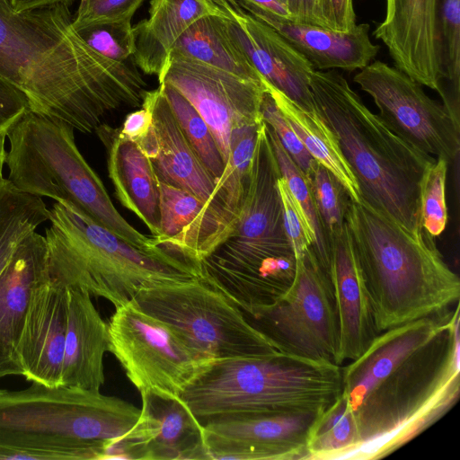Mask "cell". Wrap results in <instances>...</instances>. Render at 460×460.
<instances>
[{
    "instance_id": "1",
    "label": "cell",
    "mask_w": 460,
    "mask_h": 460,
    "mask_svg": "<svg viewBox=\"0 0 460 460\" xmlns=\"http://www.w3.org/2000/svg\"><path fill=\"white\" fill-rule=\"evenodd\" d=\"M73 18L64 4L20 13L0 4V77L32 111L91 133L106 114L139 107L146 84L134 61L90 48Z\"/></svg>"
},
{
    "instance_id": "2",
    "label": "cell",
    "mask_w": 460,
    "mask_h": 460,
    "mask_svg": "<svg viewBox=\"0 0 460 460\" xmlns=\"http://www.w3.org/2000/svg\"><path fill=\"white\" fill-rule=\"evenodd\" d=\"M140 409L100 391L40 384L0 389V459H108Z\"/></svg>"
},
{
    "instance_id": "3",
    "label": "cell",
    "mask_w": 460,
    "mask_h": 460,
    "mask_svg": "<svg viewBox=\"0 0 460 460\" xmlns=\"http://www.w3.org/2000/svg\"><path fill=\"white\" fill-rule=\"evenodd\" d=\"M345 221L377 333L441 313L458 301L459 278L435 238L410 232L362 199H349Z\"/></svg>"
},
{
    "instance_id": "4",
    "label": "cell",
    "mask_w": 460,
    "mask_h": 460,
    "mask_svg": "<svg viewBox=\"0 0 460 460\" xmlns=\"http://www.w3.org/2000/svg\"><path fill=\"white\" fill-rule=\"evenodd\" d=\"M280 176L262 120L236 226L200 263L205 280L245 314L275 303L295 277L296 259L277 185Z\"/></svg>"
},
{
    "instance_id": "5",
    "label": "cell",
    "mask_w": 460,
    "mask_h": 460,
    "mask_svg": "<svg viewBox=\"0 0 460 460\" xmlns=\"http://www.w3.org/2000/svg\"><path fill=\"white\" fill-rule=\"evenodd\" d=\"M309 87L316 111L336 137L361 199L410 232L422 234L420 182L435 158L391 131L336 70L314 69Z\"/></svg>"
},
{
    "instance_id": "6",
    "label": "cell",
    "mask_w": 460,
    "mask_h": 460,
    "mask_svg": "<svg viewBox=\"0 0 460 460\" xmlns=\"http://www.w3.org/2000/svg\"><path fill=\"white\" fill-rule=\"evenodd\" d=\"M460 391L459 309L443 329L376 384L353 410L358 438L340 460L388 456L443 416Z\"/></svg>"
},
{
    "instance_id": "7",
    "label": "cell",
    "mask_w": 460,
    "mask_h": 460,
    "mask_svg": "<svg viewBox=\"0 0 460 460\" xmlns=\"http://www.w3.org/2000/svg\"><path fill=\"white\" fill-rule=\"evenodd\" d=\"M49 220L50 278L105 298L115 308L147 285L203 278L199 266L161 247L133 245L58 201L49 210Z\"/></svg>"
},
{
    "instance_id": "8",
    "label": "cell",
    "mask_w": 460,
    "mask_h": 460,
    "mask_svg": "<svg viewBox=\"0 0 460 460\" xmlns=\"http://www.w3.org/2000/svg\"><path fill=\"white\" fill-rule=\"evenodd\" d=\"M342 388L341 366L279 352L215 361L180 397L203 422L235 413L323 412Z\"/></svg>"
},
{
    "instance_id": "9",
    "label": "cell",
    "mask_w": 460,
    "mask_h": 460,
    "mask_svg": "<svg viewBox=\"0 0 460 460\" xmlns=\"http://www.w3.org/2000/svg\"><path fill=\"white\" fill-rule=\"evenodd\" d=\"M6 137L7 180L16 190L66 205L133 245L160 247L116 209L102 181L77 149L72 127L28 109L9 126Z\"/></svg>"
},
{
    "instance_id": "10",
    "label": "cell",
    "mask_w": 460,
    "mask_h": 460,
    "mask_svg": "<svg viewBox=\"0 0 460 460\" xmlns=\"http://www.w3.org/2000/svg\"><path fill=\"white\" fill-rule=\"evenodd\" d=\"M131 300L214 361L280 352L231 299L204 278L150 284Z\"/></svg>"
},
{
    "instance_id": "11",
    "label": "cell",
    "mask_w": 460,
    "mask_h": 460,
    "mask_svg": "<svg viewBox=\"0 0 460 460\" xmlns=\"http://www.w3.org/2000/svg\"><path fill=\"white\" fill-rule=\"evenodd\" d=\"M288 290L275 303L244 314L280 352L340 365V320L329 277L313 250L296 257Z\"/></svg>"
},
{
    "instance_id": "12",
    "label": "cell",
    "mask_w": 460,
    "mask_h": 460,
    "mask_svg": "<svg viewBox=\"0 0 460 460\" xmlns=\"http://www.w3.org/2000/svg\"><path fill=\"white\" fill-rule=\"evenodd\" d=\"M108 331L109 351L139 393L180 396L215 362L132 300L116 307Z\"/></svg>"
},
{
    "instance_id": "13",
    "label": "cell",
    "mask_w": 460,
    "mask_h": 460,
    "mask_svg": "<svg viewBox=\"0 0 460 460\" xmlns=\"http://www.w3.org/2000/svg\"><path fill=\"white\" fill-rule=\"evenodd\" d=\"M374 100L385 126L417 150L454 163L460 150L458 130L443 105L421 84L395 66L376 60L353 77Z\"/></svg>"
},
{
    "instance_id": "14",
    "label": "cell",
    "mask_w": 460,
    "mask_h": 460,
    "mask_svg": "<svg viewBox=\"0 0 460 460\" xmlns=\"http://www.w3.org/2000/svg\"><path fill=\"white\" fill-rule=\"evenodd\" d=\"M159 83L177 89L208 125L226 164L234 128L262 121L265 80L258 82L170 53Z\"/></svg>"
},
{
    "instance_id": "15",
    "label": "cell",
    "mask_w": 460,
    "mask_h": 460,
    "mask_svg": "<svg viewBox=\"0 0 460 460\" xmlns=\"http://www.w3.org/2000/svg\"><path fill=\"white\" fill-rule=\"evenodd\" d=\"M320 413L248 412L209 418L201 422L209 459H305L308 431Z\"/></svg>"
},
{
    "instance_id": "16",
    "label": "cell",
    "mask_w": 460,
    "mask_h": 460,
    "mask_svg": "<svg viewBox=\"0 0 460 460\" xmlns=\"http://www.w3.org/2000/svg\"><path fill=\"white\" fill-rule=\"evenodd\" d=\"M385 15L373 35L386 46L394 66L439 92L445 78L439 15L441 0H385Z\"/></svg>"
},
{
    "instance_id": "17",
    "label": "cell",
    "mask_w": 460,
    "mask_h": 460,
    "mask_svg": "<svg viewBox=\"0 0 460 460\" xmlns=\"http://www.w3.org/2000/svg\"><path fill=\"white\" fill-rule=\"evenodd\" d=\"M159 233L156 245L200 267L231 234L238 218L194 194L158 178Z\"/></svg>"
},
{
    "instance_id": "18",
    "label": "cell",
    "mask_w": 460,
    "mask_h": 460,
    "mask_svg": "<svg viewBox=\"0 0 460 460\" xmlns=\"http://www.w3.org/2000/svg\"><path fill=\"white\" fill-rule=\"evenodd\" d=\"M66 323V287L49 278L33 291L18 344L26 380L49 387L62 385Z\"/></svg>"
},
{
    "instance_id": "19",
    "label": "cell",
    "mask_w": 460,
    "mask_h": 460,
    "mask_svg": "<svg viewBox=\"0 0 460 460\" xmlns=\"http://www.w3.org/2000/svg\"><path fill=\"white\" fill-rule=\"evenodd\" d=\"M50 278L45 236L29 233L0 274V378L22 376L17 349L33 291Z\"/></svg>"
},
{
    "instance_id": "20",
    "label": "cell",
    "mask_w": 460,
    "mask_h": 460,
    "mask_svg": "<svg viewBox=\"0 0 460 460\" xmlns=\"http://www.w3.org/2000/svg\"><path fill=\"white\" fill-rule=\"evenodd\" d=\"M140 394V416L131 439L133 459H209L203 424L180 396Z\"/></svg>"
},
{
    "instance_id": "21",
    "label": "cell",
    "mask_w": 460,
    "mask_h": 460,
    "mask_svg": "<svg viewBox=\"0 0 460 460\" xmlns=\"http://www.w3.org/2000/svg\"><path fill=\"white\" fill-rule=\"evenodd\" d=\"M231 35L262 78L301 109L316 112L309 87L312 64L267 23L242 10L229 18Z\"/></svg>"
},
{
    "instance_id": "22",
    "label": "cell",
    "mask_w": 460,
    "mask_h": 460,
    "mask_svg": "<svg viewBox=\"0 0 460 460\" xmlns=\"http://www.w3.org/2000/svg\"><path fill=\"white\" fill-rule=\"evenodd\" d=\"M322 266L335 297L341 331L339 363L358 358L378 334L364 279L345 221L342 231L328 242Z\"/></svg>"
},
{
    "instance_id": "23",
    "label": "cell",
    "mask_w": 460,
    "mask_h": 460,
    "mask_svg": "<svg viewBox=\"0 0 460 460\" xmlns=\"http://www.w3.org/2000/svg\"><path fill=\"white\" fill-rule=\"evenodd\" d=\"M451 314L445 310L384 331L358 358L342 367V393L351 410L376 384L432 340Z\"/></svg>"
},
{
    "instance_id": "24",
    "label": "cell",
    "mask_w": 460,
    "mask_h": 460,
    "mask_svg": "<svg viewBox=\"0 0 460 460\" xmlns=\"http://www.w3.org/2000/svg\"><path fill=\"white\" fill-rule=\"evenodd\" d=\"M241 6L267 23L301 53L316 70H361L377 55L379 45L369 39V24L360 23L349 32L281 19L246 3Z\"/></svg>"
},
{
    "instance_id": "25",
    "label": "cell",
    "mask_w": 460,
    "mask_h": 460,
    "mask_svg": "<svg viewBox=\"0 0 460 460\" xmlns=\"http://www.w3.org/2000/svg\"><path fill=\"white\" fill-rule=\"evenodd\" d=\"M141 105L152 114L156 151L150 160L158 178L227 210L214 178L185 137L161 88L146 91Z\"/></svg>"
},
{
    "instance_id": "26",
    "label": "cell",
    "mask_w": 460,
    "mask_h": 460,
    "mask_svg": "<svg viewBox=\"0 0 460 460\" xmlns=\"http://www.w3.org/2000/svg\"><path fill=\"white\" fill-rule=\"evenodd\" d=\"M94 131L105 147L109 177L118 199L146 225L152 236L157 235L160 193L150 158L135 142L122 136L119 128L102 123Z\"/></svg>"
},
{
    "instance_id": "27",
    "label": "cell",
    "mask_w": 460,
    "mask_h": 460,
    "mask_svg": "<svg viewBox=\"0 0 460 460\" xmlns=\"http://www.w3.org/2000/svg\"><path fill=\"white\" fill-rule=\"evenodd\" d=\"M67 323L62 385L100 391L105 382L103 358L109 351L108 323L100 315L91 295L66 287Z\"/></svg>"
},
{
    "instance_id": "28",
    "label": "cell",
    "mask_w": 460,
    "mask_h": 460,
    "mask_svg": "<svg viewBox=\"0 0 460 460\" xmlns=\"http://www.w3.org/2000/svg\"><path fill=\"white\" fill-rule=\"evenodd\" d=\"M215 13L226 14L208 0H151L148 18L133 26L136 66L158 76L178 38L196 20Z\"/></svg>"
},
{
    "instance_id": "29",
    "label": "cell",
    "mask_w": 460,
    "mask_h": 460,
    "mask_svg": "<svg viewBox=\"0 0 460 460\" xmlns=\"http://www.w3.org/2000/svg\"><path fill=\"white\" fill-rule=\"evenodd\" d=\"M228 20L225 13L200 17L178 38L170 53L262 82V76L231 35Z\"/></svg>"
},
{
    "instance_id": "30",
    "label": "cell",
    "mask_w": 460,
    "mask_h": 460,
    "mask_svg": "<svg viewBox=\"0 0 460 460\" xmlns=\"http://www.w3.org/2000/svg\"><path fill=\"white\" fill-rule=\"evenodd\" d=\"M265 85L313 158L339 180L352 201L358 202L361 196L354 174L342 155L336 137L317 111H306L266 81Z\"/></svg>"
},
{
    "instance_id": "31",
    "label": "cell",
    "mask_w": 460,
    "mask_h": 460,
    "mask_svg": "<svg viewBox=\"0 0 460 460\" xmlns=\"http://www.w3.org/2000/svg\"><path fill=\"white\" fill-rule=\"evenodd\" d=\"M47 220L49 209L40 197L0 181V274L22 239Z\"/></svg>"
},
{
    "instance_id": "32",
    "label": "cell",
    "mask_w": 460,
    "mask_h": 460,
    "mask_svg": "<svg viewBox=\"0 0 460 460\" xmlns=\"http://www.w3.org/2000/svg\"><path fill=\"white\" fill-rule=\"evenodd\" d=\"M358 438L354 412L345 394H341L309 429L305 459L340 460L353 448Z\"/></svg>"
},
{
    "instance_id": "33",
    "label": "cell",
    "mask_w": 460,
    "mask_h": 460,
    "mask_svg": "<svg viewBox=\"0 0 460 460\" xmlns=\"http://www.w3.org/2000/svg\"><path fill=\"white\" fill-rule=\"evenodd\" d=\"M159 87L185 137L217 183L226 164L208 125L177 89L164 82L159 83Z\"/></svg>"
},
{
    "instance_id": "34",
    "label": "cell",
    "mask_w": 460,
    "mask_h": 460,
    "mask_svg": "<svg viewBox=\"0 0 460 460\" xmlns=\"http://www.w3.org/2000/svg\"><path fill=\"white\" fill-rule=\"evenodd\" d=\"M267 127L281 176L305 224L311 249L323 266L327 261L329 247L307 179L283 148L273 130L268 125Z\"/></svg>"
},
{
    "instance_id": "35",
    "label": "cell",
    "mask_w": 460,
    "mask_h": 460,
    "mask_svg": "<svg viewBox=\"0 0 460 460\" xmlns=\"http://www.w3.org/2000/svg\"><path fill=\"white\" fill-rule=\"evenodd\" d=\"M439 26L445 78L438 93L460 130V0H441Z\"/></svg>"
},
{
    "instance_id": "36",
    "label": "cell",
    "mask_w": 460,
    "mask_h": 460,
    "mask_svg": "<svg viewBox=\"0 0 460 460\" xmlns=\"http://www.w3.org/2000/svg\"><path fill=\"white\" fill-rule=\"evenodd\" d=\"M261 122L233 129L230 138L229 156L224 172L217 182L220 198L226 208L237 218L243 199Z\"/></svg>"
},
{
    "instance_id": "37",
    "label": "cell",
    "mask_w": 460,
    "mask_h": 460,
    "mask_svg": "<svg viewBox=\"0 0 460 460\" xmlns=\"http://www.w3.org/2000/svg\"><path fill=\"white\" fill-rule=\"evenodd\" d=\"M306 179L328 243L344 228L349 198L339 180L318 162Z\"/></svg>"
},
{
    "instance_id": "38",
    "label": "cell",
    "mask_w": 460,
    "mask_h": 460,
    "mask_svg": "<svg viewBox=\"0 0 460 460\" xmlns=\"http://www.w3.org/2000/svg\"><path fill=\"white\" fill-rule=\"evenodd\" d=\"M448 163L438 157L423 172L420 182L421 226L429 236H439L447 225L446 180Z\"/></svg>"
},
{
    "instance_id": "39",
    "label": "cell",
    "mask_w": 460,
    "mask_h": 460,
    "mask_svg": "<svg viewBox=\"0 0 460 460\" xmlns=\"http://www.w3.org/2000/svg\"><path fill=\"white\" fill-rule=\"evenodd\" d=\"M93 50L113 61L133 58L135 37L131 22L97 23L76 30Z\"/></svg>"
},
{
    "instance_id": "40",
    "label": "cell",
    "mask_w": 460,
    "mask_h": 460,
    "mask_svg": "<svg viewBox=\"0 0 460 460\" xmlns=\"http://www.w3.org/2000/svg\"><path fill=\"white\" fill-rule=\"evenodd\" d=\"M261 113L263 121L273 130L294 163L305 177L308 176L316 161L306 150L267 89L263 94Z\"/></svg>"
},
{
    "instance_id": "41",
    "label": "cell",
    "mask_w": 460,
    "mask_h": 460,
    "mask_svg": "<svg viewBox=\"0 0 460 460\" xmlns=\"http://www.w3.org/2000/svg\"><path fill=\"white\" fill-rule=\"evenodd\" d=\"M145 0H80L73 27L76 31L85 26L117 22H131L136 11Z\"/></svg>"
},
{
    "instance_id": "42",
    "label": "cell",
    "mask_w": 460,
    "mask_h": 460,
    "mask_svg": "<svg viewBox=\"0 0 460 460\" xmlns=\"http://www.w3.org/2000/svg\"><path fill=\"white\" fill-rule=\"evenodd\" d=\"M282 202L284 225L296 257L311 247L306 228L282 176L277 182Z\"/></svg>"
},
{
    "instance_id": "43",
    "label": "cell",
    "mask_w": 460,
    "mask_h": 460,
    "mask_svg": "<svg viewBox=\"0 0 460 460\" xmlns=\"http://www.w3.org/2000/svg\"><path fill=\"white\" fill-rule=\"evenodd\" d=\"M29 109L26 96L13 84L0 77V131L9 126Z\"/></svg>"
},
{
    "instance_id": "44",
    "label": "cell",
    "mask_w": 460,
    "mask_h": 460,
    "mask_svg": "<svg viewBox=\"0 0 460 460\" xmlns=\"http://www.w3.org/2000/svg\"><path fill=\"white\" fill-rule=\"evenodd\" d=\"M323 10L331 30L349 32L357 24L353 0H323Z\"/></svg>"
},
{
    "instance_id": "45",
    "label": "cell",
    "mask_w": 460,
    "mask_h": 460,
    "mask_svg": "<svg viewBox=\"0 0 460 460\" xmlns=\"http://www.w3.org/2000/svg\"><path fill=\"white\" fill-rule=\"evenodd\" d=\"M293 22L328 28L323 10V0H286Z\"/></svg>"
},
{
    "instance_id": "46",
    "label": "cell",
    "mask_w": 460,
    "mask_h": 460,
    "mask_svg": "<svg viewBox=\"0 0 460 460\" xmlns=\"http://www.w3.org/2000/svg\"><path fill=\"white\" fill-rule=\"evenodd\" d=\"M152 128L151 111L141 105L140 109L127 115L119 131L122 136L138 145L147 137Z\"/></svg>"
},
{
    "instance_id": "47",
    "label": "cell",
    "mask_w": 460,
    "mask_h": 460,
    "mask_svg": "<svg viewBox=\"0 0 460 460\" xmlns=\"http://www.w3.org/2000/svg\"><path fill=\"white\" fill-rule=\"evenodd\" d=\"M240 3L252 4L281 19L293 21L287 5L280 0H240Z\"/></svg>"
},
{
    "instance_id": "48",
    "label": "cell",
    "mask_w": 460,
    "mask_h": 460,
    "mask_svg": "<svg viewBox=\"0 0 460 460\" xmlns=\"http://www.w3.org/2000/svg\"><path fill=\"white\" fill-rule=\"evenodd\" d=\"M74 1L75 0H10V5L13 11L20 13L56 5L58 4H64L70 6Z\"/></svg>"
},
{
    "instance_id": "49",
    "label": "cell",
    "mask_w": 460,
    "mask_h": 460,
    "mask_svg": "<svg viewBox=\"0 0 460 460\" xmlns=\"http://www.w3.org/2000/svg\"><path fill=\"white\" fill-rule=\"evenodd\" d=\"M6 131H0V181L3 177V166L5 161L6 150L4 147Z\"/></svg>"
},
{
    "instance_id": "50",
    "label": "cell",
    "mask_w": 460,
    "mask_h": 460,
    "mask_svg": "<svg viewBox=\"0 0 460 460\" xmlns=\"http://www.w3.org/2000/svg\"><path fill=\"white\" fill-rule=\"evenodd\" d=\"M210 3L214 4L215 5L220 7V8H226L231 0H208Z\"/></svg>"
},
{
    "instance_id": "51",
    "label": "cell",
    "mask_w": 460,
    "mask_h": 460,
    "mask_svg": "<svg viewBox=\"0 0 460 460\" xmlns=\"http://www.w3.org/2000/svg\"><path fill=\"white\" fill-rule=\"evenodd\" d=\"M0 4H2L4 6H7V7L11 8L10 0H0Z\"/></svg>"
},
{
    "instance_id": "52",
    "label": "cell",
    "mask_w": 460,
    "mask_h": 460,
    "mask_svg": "<svg viewBox=\"0 0 460 460\" xmlns=\"http://www.w3.org/2000/svg\"><path fill=\"white\" fill-rule=\"evenodd\" d=\"M280 1L283 2L286 4V0H280Z\"/></svg>"
}]
</instances>
